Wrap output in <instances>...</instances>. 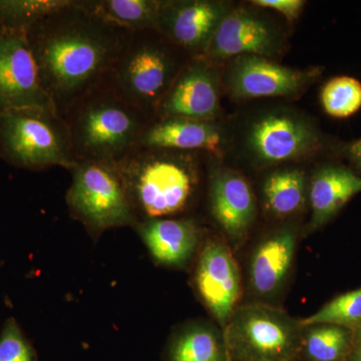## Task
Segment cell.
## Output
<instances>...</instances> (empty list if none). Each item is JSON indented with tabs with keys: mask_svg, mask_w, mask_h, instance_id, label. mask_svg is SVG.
Wrapping results in <instances>:
<instances>
[{
	"mask_svg": "<svg viewBox=\"0 0 361 361\" xmlns=\"http://www.w3.org/2000/svg\"><path fill=\"white\" fill-rule=\"evenodd\" d=\"M320 73V68L296 70L263 56H243L232 63L229 84L234 96L240 99L286 97L305 89Z\"/></svg>",
	"mask_w": 361,
	"mask_h": 361,
	"instance_id": "12",
	"label": "cell"
},
{
	"mask_svg": "<svg viewBox=\"0 0 361 361\" xmlns=\"http://www.w3.org/2000/svg\"><path fill=\"white\" fill-rule=\"evenodd\" d=\"M297 235L291 227L272 233L252 254L249 280L252 291L261 298H271L286 282L296 250Z\"/></svg>",
	"mask_w": 361,
	"mask_h": 361,
	"instance_id": "18",
	"label": "cell"
},
{
	"mask_svg": "<svg viewBox=\"0 0 361 361\" xmlns=\"http://www.w3.org/2000/svg\"><path fill=\"white\" fill-rule=\"evenodd\" d=\"M196 154L135 148L116 163L137 223L178 217L193 206L200 187Z\"/></svg>",
	"mask_w": 361,
	"mask_h": 361,
	"instance_id": "3",
	"label": "cell"
},
{
	"mask_svg": "<svg viewBox=\"0 0 361 361\" xmlns=\"http://www.w3.org/2000/svg\"><path fill=\"white\" fill-rule=\"evenodd\" d=\"M90 13L130 32L158 28L159 0H82Z\"/></svg>",
	"mask_w": 361,
	"mask_h": 361,
	"instance_id": "21",
	"label": "cell"
},
{
	"mask_svg": "<svg viewBox=\"0 0 361 361\" xmlns=\"http://www.w3.org/2000/svg\"><path fill=\"white\" fill-rule=\"evenodd\" d=\"M226 342L218 329L206 322H193L179 327L168 348L169 361H225Z\"/></svg>",
	"mask_w": 361,
	"mask_h": 361,
	"instance_id": "20",
	"label": "cell"
},
{
	"mask_svg": "<svg viewBox=\"0 0 361 361\" xmlns=\"http://www.w3.org/2000/svg\"><path fill=\"white\" fill-rule=\"evenodd\" d=\"M191 59L158 30L135 32L104 78L153 120L161 99Z\"/></svg>",
	"mask_w": 361,
	"mask_h": 361,
	"instance_id": "4",
	"label": "cell"
},
{
	"mask_svg": "<svg viewBox=\"0 0 361 361\" xmlns=\"http://www.w3.org/2000/svg\"><path fill=\"white\" fill-rule=\"evenodd\" d=\"M194 286L207 310L225 329L238 307L241 277L231 250L219 240H207L202 246L194 271Z\"/></svg>",
	"mask_w": 361,
	"mask_h": 361,
	"instance_id": "9",
	"label": "cell"
},
{
	"mask_svg": "<svg viewBox=\"0 0 361 361\" xmlns=\"http://www.w3.org/2000/svg\"><path fill=\"white\" fill-rule=\"evenodd\" d=\"M229 13L224 2L161 1L158 30L192 58L203 56L221 21Z\"/></svg>",
	"mask_w": 361,
	"mask_h": 361,
	"instance_id": "11",
	"label": "cell"
},
{
	"mask_svg": "<svg viewBox=\"0 0 361 361\" xmlns=\"http://www.w3.org/2000/svg\"><path fill=\"white\" fill-rule=\"evenodd\" d=\"M320 99L327 115L348 118L361 109V82L348 75L331 78L323 85Z\"/></svg>",
	"mask_w": 361,
	"mask_h": 361,
	"instance_id": "26",
	"label": "cell"
},
{
	"mask_svg": "<svg viewBox=\"0 0 361 361\" xmlns=\"http://www.w3.org/2000/svg\"><path fill=\"white\" fill-rule=\"evenodd\" d=\"M27 108L54 106L26 35L0 32V113Z\"/></svg>",
	"mask_w": 361,
	"mask_h": 361,
	"instance_id": "8",
	"label": "cell"
},
{
	"mask_svg": "<svg viewBox=\"0 0 361 361\" xmlns=\"http://www.w3.org/2000/svg\"><path fill=\"white\" fill-rule=\"evenodd\" d=\"M304 336L306 353L313 361H337L345 353L350 341V331L332 324H315Z\"/></svg>",
	"mask_w": 361,
	"mask_h": 361,
	"instance_id": "24",
	"label": "cell"
},
{
	"mask_svg": "<svg viewBox=\"0 0 361 361\" xmlns=\"http://www.w3.org/2000/svg\"><path fill=\"white\" fill-rule=\"evenodd\" d=\"M249 146L259 160L266 163L295 160L317 148V132L299 118L272 114L252 126Z\"/></svg>",
	"mask_w": 361,
	"mask_h": 361,
	"instance_id": "14",
	"label": "cell"
},
{
	"mask_svg": "<svg viewBox=\"0 0 361 361\" xmlns=\"http://www.w3.org/2000/svg\"><path fill=\"white\" fill-rule=\"evenodd\" d=\"M71 0H0V32H26Z\"/></svg>",
	"mask_w": 361,
	"mask_h": 361,
	"instance_id": "23",
	"label": "cell"
},
{
	"mask_svg": "<svg viewBox=\"0 0 361 361\" xmlns=\"http://www.w3.org/2000/svg\"><path fill=\"white\" fill-rule=\"evenodd\" d=\"M299 322L303 329L315 324L337 325L348 329L361 326V287L336 297L314 314Z\"/></svg>",
	"mask_w": 361,
	"mask_h": 361,
	"instance_id": "25",
	"label": "cell"
},
{
	"mask_svg": "<svg viewBox=\"0 0 361 361\" xmlns=\"http://www.w3.org/2000/svg\"><path fill=\"white\" fill-rule=\"evenodd\" d=\"M134 32L90 13L71 0L26 32L40 80L63 115L103 80Z\"/></svg>",
	"mask_w": 361,
	"mask_h": 361,
	"instance_id": "1",
	"label": "cell"
},
{
	"mask_svg": "<svg viewBox=\"0 0 361 361\" xmlns=\"http://www.w3.org/2000/svg\"><path fill=\"white\" fill-rule=\"evenodd\" d=\"M300 322L268 304L237 307L225 326L227 349L243 361H288L302 339Z\"/></svg>",
	"mask_w": 361,
	"mask_h": 361,
	"instance_id": "7",
	"label": "cell"
},
{
	"mask_svg": "<svg viewBox=\"0 0 361 361\" xmlns=\"http://www.w3.org/2000/svg\"><path fill=\"white\" fill-rule=\"evenodd\" d=\"M0 156L14 167L33 171L51 167L71 171L77 164L68 127L54 108L0 113Z\"/></svg>",
	"mask_w": 361,
	"mask_h": 361,
	"instance_id": "5",
	"label": "cell"
},
{
	"mask_svg": "<svg viewBox=\"0 0 361 361\" xmlns=\"http://www.w3.org/2000/svg\"><path fill=\"white\" fill-rule=\"evenodd\" d=\"M75 163H118L137 147L151 118L121 96L104 78L61 115Z\"/></svg>",
	"mask_w": 361,
	"mask_h": 361,
	"instance_id": "2",
	"label": "cell"
},
{
	"mask_svg": "<svg viewBox=\"0 0 361 361\" xmlns=\"http://www.w3.org/2000/svg\"><path fill=\"white\" fill-rule=\"evenodd\" d=\"M70 172L71 184L66 196L68 210L94 238L113 228L137 224L116 163L80 161Z\"/></svg>",
	"mask_w": 361,
	"mask_h": 361,
	"instance_id": "6",
	"label": "cell"
},
{
	"mask_svg": "<svg viewBox=\"0 0 361 361\" xmlns=\"http://www.w3.org/2000/svg\"><path fill=\"white\" fill-rule=\"evenodd\" d=\"M361 192V177L341 165H326L311 180V218L308 231L329 223L353 197Z\"/></svg>",
	"mask_w": 361,
	"mask_h": 361,
	"instance_id": "19",
	"label": "cell"
},
{
	"mask_svg": "<svg viewBox=\"0 0 361 361\" xmlns=\"http://www.w3.org/2000/svg\"><path fill=\"white\" fill-rule=\"evenodd\" d=\"M279 40L272 26L256 14L236 9L221 21L203 58L216 59L243 56H272L278 51Z\"/></svg>",
	"mask_w": 361,
	"mask_h": 361,
	"instance_id": "13",
	"label": "cell"
},
{
	"mask_svg": "<svg viewBox=\"0 0 361 361\" xmlns=\"http://www.w3.org/2000/svg\"><path fill=\"white\" fill-rule=\"evenodd\" d=\"M0 361H37L35 348L14 318L6 320L0 334Z\"/></svg>",
	"mask_w": 361,
	"mask_h": 361,
	"instance_id": "27",
	"label": "cell"
},
{
	"mask_svg": "<svg viewBox=\"0 0 361 361\" xmlns=\"http://www.w3.org/2000/svg\"><path fill=\"white\" fill-rule=\"evenodd\" d=\"M346 155L350 158V160L357 166L361 170V139L351 142L345 149Z\"/></svg>",
	"mask_w": 361,
	"mask_h": 361,
	"instance_id": "29",
	"label": "cell"
},
{
	"mask_svg": "<svg viewBox=\"0 0 361 361\" xmlns=\"http://www.w3.org/2000/svg\"><path fill=\"white\" fill-rule=\"evenodd\" d=\"M253 4L256 6L275 9L283 14L287 20H294L298 18L305 2L302 0H255Z\"/></svg>",
	"mask_w": 361,
	"mask_h": 361,
	"instance_id": "28",
	"label": "cell"
},
{
	"mask_svg": "<svg viewBox=\"0 0 361 361\" xmlns=\"http://www.w3.org/2000/svg\"><path fill=\"white\" fill-rule=\"evenodd\" d=\"M210 209L216 223L234 246L246 240L256 216V204L250 185L233 171L214 173L210 182Z\"/></svg>",
	"mask_w": 361,
	"mask_h": 361,
	"instance_id": "15",
	"label": "cell"
},
{
	"mask_svg": "<svg viewBox=\"0 0 361 361\" xmlns=\"http://www.w3.org/2000/svg\"><path fill=\"white\" fill-rule=\"evenodd\" d=\"M355 361H361V332L360 336V341H358L357 350H356Z\"/></svg>",
	"mask_w": 361,
	"mask_h": 361,
	"instance_id": "30",
	"label": "cell"
},
{
	"mask_svg": "<svg viewBox=\"0 0 361 361\" xmlns=\"http://www.w3.org/2000/svg\"><path fill=\"white\" fill-rule=\"evenodd\" d=\"M266 206L278 217L297 212L305 199V177L302 171L285 169L268 176L263 186Z\"/></svg>",
	"mask_w": 361,
	"mask_h": 361,
	"instance_id": "22",
	"label": "cell"
},
{
	"mask_svg": "<svg viewBox=\"0 0 361 361\" xmlns=\"http://www.w3.org/2000/svg\"><path fill=\"white\" fill-rule=\"evenodd\" d=\"M134 229L152 259L165 267H186L200 248L201 228L191 218L144 220Z\"/></svg>",
	"mask_w": 361,
	"mask_h": 361,
	"instance_id": "16",
	"label": "cell"
},
{
	"mask_svg": "<svg viewBox=\"0 0 361 361\" xmlns=\"http://www.w3.org/2000/svg\"><path fill=\"white\" fill-rule=\"evenodd\" d=\"M224 134L215 122L183 118H153L142 133L135 148L172 149L220 155Z\"/></svg>",
	"mask_w": 361,
	"mask_h": 361,
	"instance_id": "17",
	"label": "cell"
},
{
	"mask_svg": "<svg viewBox=\"0 0 361 361\" xmlns=\"http://www.w3.org/2000/svg\"><path fill=\"white\" fill-rule=\"evenodd\" d=\"M220 113L219 78L212 63L195 56L185 65L156 111L155 118L215 122Z\"/></svg>",
	"mask_w": 361,
	"mask_h": 361,
	"instance_id": "10",
	"label": "cell"
}]
</instances>
